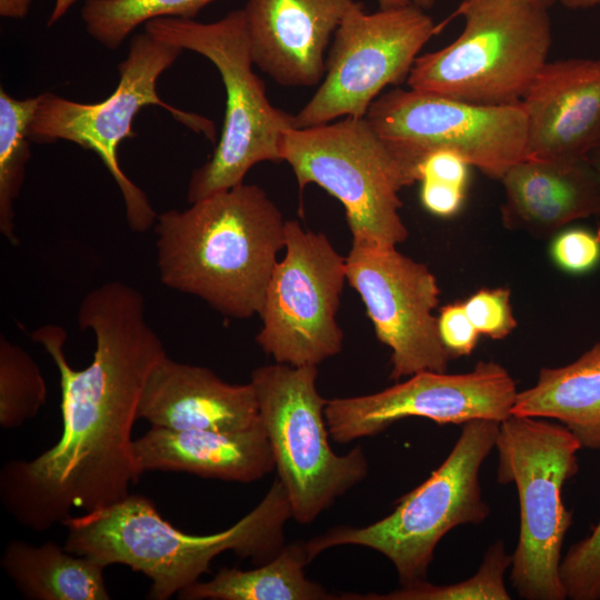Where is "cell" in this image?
<instances>
[{
    "instance_id": "7",
    "label": "cell",
    "mask_w": 600,
    "mask_h": 600,
    "mask_svg": "<svg viewBox=\"0 0 600 600\" xmlns=\"http://www.w3.org/2000/svg\"><path fill=\"white\" fill-rule=\"evenodd\" d=\"M496 448L497 481L514 483L520 504L512 587L526 600H564L560 563L572 513L562 489L579 471L582 446L563 424L511 414L500 422Z\"/></svg>"
},
{
    "instance_id": "39",
    "label": "cell",
    "mask_w": 600,
    "mask_h": 600,
    "mask_svg": "<svg viewBox=\"0 0 600 600\" xmlns=\"http://www.w3.org/2000/svg\"><path fill=\"white\" fill-rule=\"evenodd\" d=\"M381 9H390L403 7L412 2V0H377Z\"/></svg>"
},
{
    "instance_id": "34",
    "label": "cell",
    "mask_w": 600,
    "mask_h": 600,
    "mask_svg": "<svg viewBox=\"0 0 600 600\" xmlns=\"http://www.w3.org/2000/svg\"><path fill=\"white\" fill-rule=\"evenodd\" d=\"M32 2L33 0H0V16L6 19H24Z\"/></svg>"
},
{
    "instance_id": "9",
    "label": "cell",
    "mask_w": 600,
    "mask_h": 600,
    "mask_svg": "<svg viewBox=\"0 0 600 600\" xmlns=\"http://www.w3.org/2000/svg\"><path fill=\"white\" fill-rule=\"evenodd\" d=\"M280 157L301 190L314 183L341 202L352 243L397 247L408 238L399 192L414 181L364 117L290 129Z\"/></svg>"
},
{
    "instance_id": "27",
    "label": "cell",
    "mask_w": 600,
    "mask_h": 600,
    "mask_svg": "<svg viewBox=\"0 0 600 600\" xmlns=\"http://www.w3.org/2000/svg\"><path fill=\"white\" fill-rule=\"evenodd\" d=\"M47 401V386L30 353L0 337V424L14 429L33 419Z\"/></svg>"
},
{
    "instance_id": "1",
    "label": "cell",
    "mask_w": 600,
    "mask_h": 600,
    "mask_svg": "<svg viewBox=\"0 0 600 600\" xmlns=\"http://www.w3.org/2000/svg\"><path fill=\"white\" fill-rule=\"evenodd\" d=\"M81 330H91V363L73 369L64 353L66 330L37 328L31 338L54 362L60 379L62 432L32 460H10L0 471L4 509L22 526L44 531L72 509L92 512L126 497L142 474L132 428L147 379L167 354L148 323L140 291L109 281L87 293L78 310Z\"/></svg>"
},
{
    "instance_id": "29",
    "label": "cell",
    "mask_w": 600,
    "mask_h": 600,
    "mask_svg": "<svg viewBox=\"0 0 600 600\" xmlns=\"http://www.w3.org/2000/svg\"><path fill=\"white\" fill-rule=\"evenodd\" d=\"M462 303L480 336L503 339L517 327L507 288L481 289Z\"/></svg>"
},
{
    "instance_id": "6",
    "label": "cell",
    "mask_w": 600,
    "mask_h": 600,
    "mask_svg": "<svg viewBox=\"0 0 600 600\" xmlns=\"http://www.w3.org/2000/svg\"><path fill=\"white\" fill-rule=\"evenodd\" d=\"M500 422L463 423L446 460L420 486L397 501L394 510L366 527L340 526L306 542L312 561L338 546H361L393 564L401 586L427 580L439 541L453 528L480 524L490 514L480 486V469L496 448Z\"/></svg>"
},
{
    "instance_id": "18",
    "label": "cell",
    "mask_w": 600,
    "mask_h": 600,
    "mask_svg": "<svg viewBox=\"0 0 600 600\" xmlns=\"http://www.w3.org/2000/svg\"><path fill=\"white\" fill-rule=\"evenodd\" d=\"M138 419L172 430L241 431L260 422L252 384H231L212 370L166 354L151 370Z\"/></svg>"
},
{
    "instance_id": "14",
    "label": "cell",
    "mask_w": 600,
    "mask_h": 600,
    "mask_svg": "<svg viewBox=\"0 0 600 600\" xmlns=\"http://www.w3.org/2000/svg\"><path fill=\"white\" fill-rule=\"evenodd\" d=\"M517 383L500 363L479 361L464 373L421 371L371 394L327 401L324 418L339 443L373 437L407 418L439 424L486 419L501 422L512 414Z\"/></svg>"
},
{
    "instance_id": "16",
    "label": "cell",
    "mask_w": 600,
    "mask_h": 600,
    "mask_svg": "<svg viewBox=\"0 0 600 600\" xmlns=\"http://www.w3.org/2000/svg\"><path fill=\"white\" fill-rule=\"evenodd\" d=\"M521 103L528 124L526 159L587 158L600 143V57L548 60Z\"/></svg>"
},
{
    "instance_id": "24",
    "label": "cell",
    "mask_w": 600,
    "mask_h": 600,
    "mask_svg": "<svg viewBox=\"0 0 600 600\" xmlns=\"http://www.w3.org/2000/svg\"><path fill=\"white\" fill-rule=\"evenodd\" d=\"M39 100L40 94L17 99L0 88V232L13 246L19 243L14 202L31 158L29 129Z\"/></svg>"
},
{
    "instance_id": "37",
    "label": "cell",
    "mask_w": 600,
    "mask_h": 600,
    "mask_svg": "<svg viewBox=\"0 0 600 600\" xmlns=\"http://www.w3.org/2000/svg\"><path fill=\"white\" fill-rule=\"evenodd\" d=\"M437 0H412L414 4L423 10H428L434 6ZM532 2L550 9L557 0H531Z\"/></svg>"
},
{
    "instance_id": "13",
    "label": "cell",
    "mask_w": 600,
    "mask_h": 600,
    "mask_svg": "<svg viewBox=\"0 0 600 600\" xmlns=\"http://www.w3.org/2000/svg\"><path fill=\"white\" fill-rule=\"evenodd\" d=\"M284 249L258 314L262 324L256 342L274 362L318 367L342 349L337 312L347 259L326 234L296 220H287Z\"/></svg>"
},
{
    "instance_id": "3",
    "label": "cell",
    "mask_w": 600,
    "mask_h": 600,
    "mask_svg": "<svg viewBox=\"0 0 600 600\" xmlns=\"http://www.w3.org/2000/svg\"><path fill=\"white\" fill-rule=\"evenodd\" d=\"M292 518L286 490L274 479L263 499L232 527L196 536L174 528L141 494L82 516L67 518L64 548L103 567L124 564L151 580L149 598L168 600L197 582L212 560L233 551L256 566L272 560L286 546L284 526Z\"/></svg>"
},
{
    "instance_id": "38",
    "label": "cell",
    "mask_w": 600,
    "mask_h": 600,
    "mask_svg": "<svg viewBox=\"0 0 600 600\" xmlns=\"http://www.w3.org/2000/svg\"><path fill=\"white\" fill-rule=\"evenodd\" d=\"M588 160L600 178V143L588 154Z\"/></svg>"
},
{
    "instance_id": "5",
    "label": "cell",
    "mask_w": 600,
    "mask_h": 600,
    "mask_svg": "<svg viewBox=\"0 0 600 600\" xmlns=\"http://www.w3.org/2000/svg\"><path fill=\"white\" fill-rule=\"evenodd\" d=\"M144 31L213 63L226 90V112L219 141L208 161L191 173L189 203L243 183L248 171L263 161H281L280 144L293 129V117L271 104L253 60L242 9L213 22L157 18Z\"/></svg>"
},
{
    "instance_id": "30",
    "label": "cell",
    "mask_w": 600,
    "mask_h": 600,
    "mask_svg": "<svg viewBox=\"0 0 600 600\" xmlns=\"http://www.w3.org/2000/svg\"><path fill=\"white\" fill-rule=\"evenodd\" d=\"M554 264L570 274H586L600 263V230L570 228L560 231L551 242Z\"/></svg>"
},
{
    "instance_id": "10",
    "label": "cell",
    "mask_w": 600,
    "mask_h": 600,
    "mask_svg": "<svg viewBox=\"0 0 600 600\" xmlns=\"http://www.w3.org/2000/svg\"><path fill=\"white\" fill-rule=\"evenodd\" d=\"M317 378L314 366L278 362L256 368L250 377L277 478L292 518L303 526L360 483L369 470L360 446L343 456L332 451L324 418L328 400L319 393Z\"/></svg>"
},
{
    "instance_id": "32",
    "label": "cell",
    "mask_w": 600,
    "mask_h": 600,
    "mask_svg": "<svg viewBox=\"0 0 600 600\" xmlns=\"http://www.w3.org/2000/svg\"><path fill=\"white\" fill-rule=\"evenodd\" d=\"M471 166L457 152L439 149L429 152L418 166V181L432 180L467 189Z\"/></svg>"
},
{
    "instance_id": "11",
    "label": "cell",
    "mask_w": 600,
    "mask_h": 600,
    "mask_svg": "<svg viewBox=\"0 0 600 600\" xmlns=\"http://www.w3.org/2000/svg\"><path fill=\"white\" fill-rule=\"evenodd\" d=\"M364 118L418 181V166L431 151L460 154L484 176L501 180L526 159L527 114L521 102L472 104L414 89L380 94Z\"/></svg>"
},
{
    "instance_id": "31",
    "label": "cell",
    "mask_w": 600,
    "mask_h": 600,
    "mask_svg": "<svg viewBox=\"0 0 600 600\" xmlns=\"http://www.w3.org/2000/svg\"><path fill=\"white\" fill-rule=\"evenodd\" d=\"M438 331L442 344L451 358L469 356L477 346L480 333L466 313L462 302L441 308Z\"/></svg>"
},
{
    "instance_id": "21",
    "label": "cell",
    "mask_w": 600,
    "mask_h": 600,
    "mask_svg": "<svg viewBox=\"0 0 600 600\" xmlns=\"http://www.w3.org/2000/svg\"><path fill=\"white\" fill-rule=\"evenodd\" d=\"M512 414L556 419L582 448L600 450V342L569 364L542 368L534 386L518 391Z\"/></svg>"
},
{
    "instance_id": "28",
    "label": "cell",
    "mask_w": 600,
    "mask_h": 600,
    "mask_svg": "<svg viewBox=\"0 0 600 600\" xmlns=\"http://www.w3.org/2000/svg\"><path fill=\"white\" fill-rule=\"evenodd\" d=\"M560 576L568 599L600 600V521L589 536L569 548L560 563Z\"/></svg>"
},
{
    "instance_id": "22",
    "label": "cell",
    "mask_w": 600,
    "mask_h": 600,
    "mask_svg": "<svg viewBox=\"0 0 600 600\" xmlns=\"http://www.w3.org/2000/svg\"><path fill=\"white\" fill-rule=\"evenodd\" d=\"M0 563L20 592L31 600H109L103 571L96 560L69 552L53 541L33 546L11 540Z\"/></svg>"
},
{
    "instance_id": "33",
    "label": "cell",
    "mask_w": 600,
    "mask_h": 600,
    "mask_svg": "<svg viewBox=\"0 0 600 600\" xmlns=\"http://www.w3.org/2000/svg\"><path fill=\"white\" fill-rule=\"evenodd\" d=\"M420 182V201L428 212L440 218H451L461 210L467 189L432 180Z\"/></svg>"
},
{
    "instance_id": "17",
    "label": "cell",
    "mask_w": 600,
    "mask_h": 600,
    "mask_svg": "<svg viewBox=\"0 0 600 600\" xmlns=\"http://www.w3.org/2000/svg\"><path fill=\"white\" fill-rule=\"evenodd\" d=\"M354 0H248L243 10L253 63L283 87H312L326 51Z\"/></svg>"
},
{
    "instance_id": "19",
    "label": "cell",
    "mask_w": 600,
    "mask_h": 600,
    "mask_svg": "<svg viewBox=\"0 0 600 600\" xmlns=\"http://www.w3.org/2000/svg\"><path fill=\"white\" fill-rule=\"evenodd\" d=\"M504 227L546 238L600 216V178L588 157L577 161L523 159L500 180Z\"/></svg>"
},
{
    "instance_id": "26",
    "label": "cell",
    "mask_w": 600,
    "mask_h": 600,
    "mask_svg": "<svg viewBox=\"0 0 600 600\" xmlns=\"http://www.w3.org/2000/svg\"><path fill=\"white\" fill-rule=\"evenodd\" d=\"M512 556L501 540L486 551L478 571L470 578L452 584H432L427 580L388 593H342L340 600H509L504 573L511 567Z\"/></svg>"
},
{
    "instance_id": "2",
    "label": "cell",
    "mask_w": 600,
    "mask_h": 600,
    "mask_svg": "<svg viewBox=\"0 0 600 600\" xmlns=\"http://www.w3.org/2000/svg\"><path fill=\"white\" fill-rule=\"evenodd\" d=\"M190 204L154 222L161 282L228 318L259 314L286 243L282 212L262 188L244 182Z\"/></svg>"
},
{
    "instance_id": "36",
    "label": "cell",
    "mask_w": 600,
    "mask_h": 600,
    "mask_svg": "<svg viewBox=\"0 0 600 600\" xmlns=\"http://www.w3.org/2000/svg\"><path fill=\"white\" fill-rule=\"evenodd\" d=\"M571 10L589 9L600 4V0H557Z\"/></svg>"
},
{
    "instance_id": "20",
    "label": "cell",
    "mask_w": 600,
    "mask_h": 600,
    "mask_svg": "<svg viewBox=\"0 0 600 600\" xmlns=\"http://www.w3.org/2000/svg\"><path fill=\"white\" fill-rule=\"evenodd\" d=\"M133 452L141 473L186 472L248 483L274 469L261 421L241 431L172 430L151 426L133 441Z\"/></svg>"
},
{
    "instance_id": "12",
    "label": "cell",
    "mask_w": 600,
    "mask_h": 600,
    "mask_svg": "<svg viewBox=\"0 0 600 600\" xmlns=\"http://www.w3.org/2000/svg\"><path fill=\"white\" fill-rule=\"evenodd\" d=\"M438 32L413 2L369 13L354 1L333 34L323 81L294 114V128L363 118L386 87L407 82L420 50Z\"/></svg>"
},
{
    "instance_id": "8",
    "label": "cell",
    "mask_w": 600,
    "mask_h": 600,
    "mask_svg": "<svg viewBox=\"0 0 600 600\" xmlns=\"http://www.w3.org/2000/svg\"><path fill=\"white\" fill-rule=\"evenodd\" d=\"M182 51L147 31L137 33L130 41L126 58L118 66V86L108 98L82 103L52 92L41 93L30 124L32 142L66 140L93 151L100 158L120 190L127 222L136 232L149 230L158 217L147 194L127 177L118 161L121 142L136 137L132 122L140 110L159 106L190 130L216 141V127L211 120L176 108L158 94L160 76Z\"/></svg>"
},
{
    "instance_id": "4",
    "label": "cell",
    "mask_w": 600,
    "mask_h": 600,
    "mask_svg": "<svg viewBox=\"0 0 600 600\" xmlns=\"http://www.w3.org/2000/svg\"><path fill=\"white\" fill-rule=\"evenodd\" d=\"M459 16L462 32L440 50L419 56L408 87L480 106L521 102L548 62L549 9L531 0H461L438 31Z\"/></svg>"
},
{
    "instance_id": "15",
    "label": "cell",
    "mask_w": 600,
    "mask_h": 600,
    "mask_svg": "<svg viewBox=\"0 0 600 600\" xmlns=\"http://www.w3.org/2000/svg\"><path fill=\"white\" fill-rule=\"evenodd\" d=\"M347 281L360 296L379 341L391 350L392 380L446 372L451 359L433 310L439 287L429 268L394 246L351 244Z\"/></svg>"
},
{
    "instance_id": "35",
    "label": "cell",
    "mask_w": 600,
    "mask_h": 600,
    "mask_svg": "<svg viewBox=\"0 0 600 600\" xmlns=\"http://www.w3.org/2000/svg\"><path fill=\"white\" fill-rule=\"evenodd\" d=\"M80 0H54L52 11L48 18L47 26L52 27L63 18L70 8Z\"/></svg>"
},
{
    "instance_id": "23",
    "label": "cell",
    "mask_w": 600,
    "mask_h": 600,
    "mask_svg": "<svg viewBox=\"0 0 600 600\" xmlns=\"http://www.w3.org/2000/svg\"><path fill=\"white\" fill-rule=\"evenodd\" d=\"M306 542L286 544L270 561L252 570L222 568L211 580L182 589V600H333L320 583L309 580Z\"/></svg>"
},
{
    "instance_id": "25",
    "label": "cell",
    "mask_w": 600,
    "mask_h": 600,
    "mask_svg": "<svg viewBox=\"0 0 600 600\" xmlns=\"http://www.w3.org/2000/svg\"><path fill=\"white\" fill-rule=\"evenodd\" d=\"M218 0H84L81 19L88 34L116 50L140 24L157 18L193 19Z\"/></svg>"
}]
</instances>
